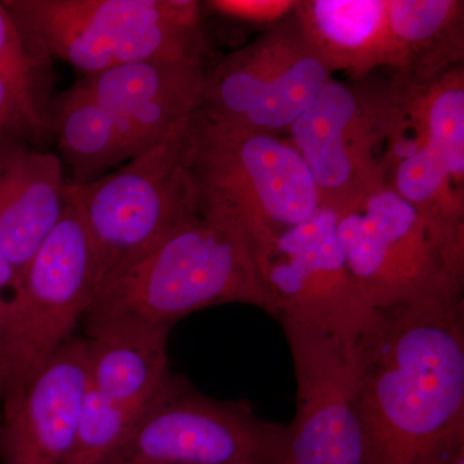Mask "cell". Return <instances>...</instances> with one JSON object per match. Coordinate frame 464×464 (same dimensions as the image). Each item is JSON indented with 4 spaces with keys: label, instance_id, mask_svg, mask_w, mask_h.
Masks as SVG:
<instances>
[{
    "label": "cell",
    "instance_id": "cell-1",
    "mask_svg": "<svg viewBox=\"0 0 464 464\" xmlns=\"http://www.w3.org/2000/svg\"><path fill=\"white\" fill-rule=\"evenodd\" d=\"M365 464H448L464 449V304L374 310L353 344Z\"/></svg>",
    "mask_w": 464,
    "mask_h": 464
},
{
    "label": "cell",
    "instance_id": "cell-2",
    "mask_svg": "<svg viewBox=\"0 0 464 464\" xmlns=\"http://www.w3.org/2000/svg\"><path fill=\"white\" fill-rule=\"evenodd\" d=\"M226 304H250L276 319L246 244L198 216L101 290L82 323L87 335L111 328L170 333L195 311Z\"/></svg>",
    "mask_w": 464,
    "mask_h": 464
},
{
    "label": "cell",
    "instance_id": "cell-3",
    "mask_svg": "<svg viewBox=\"0 0 464 464\" xmlns=\"http://www.w3.org/2000/svg\"><path fill=\"white\" fill-rule=\"evenodd\" d=\"M199 216L227 228L253 258L320 208L306 161L280 136L213 123L195 111Z\"/></svg>",
    "mask_w": 464,
    "mask_h": 464
},
{
    "label": "cell",
    "instance_id": "cell-4",
    "mask_svg": "<svg viewBox=\"0 0 464 464\" xmlns=\"http://www.w3.org/2000/svg\"><path fill=\"white\" fill-rule=\"evenodd\" d=\"M38 60L85 76L142 60L203 61L194 0H3Z\"/></svg>",
    "mask_w": 464,
    "mask_h": 464
},
{
    "label": "cell",
    "instance_id": "cell-5",
    "mask_svg": "<svg viewBox=\"0 0 464 464\" xmlns=\"http://www.w3.org/2000/svg\"><path fill=\"white\" fill-rule=\"evenodd\" d=\"M194 114L115 172L72 185L93 249L96 295L199 216Z\"/></svg>",
    "mask_w": 464,
    "mask_h": 464
},
{
    "label": "cell",
    "instance_id": "cell-6",
    "mask_svg": "<svg viewBox=\"0 0 464 464\" xmlns=\"http://www.w3.org/2000/svg\"><path fill=\"white\" fill-rule=\"evenodd\" d=\"M411 81L369 76L329 82L289 128L320 206L340 213L390 186L392 149L404 130Z\"/></svg>",
    "mask_w": 464,
    "mask_h": 464
},
{
    "label": "cell",
    "instance_id": "cell-7",
    "mask_svg": "<svg viewBox=\"0 0 464 464\" xmlns=\"http://www.w3.org/2000/svg\"><path fill=\"white\" fill-rule=\"evenodd\" d=\"M96 297V265L72 185L63 216L17 277L0 337V402L11 408Z\"/></svg>",
    "mask_w": 464,
    "mask_h": 464
},
{
    "label": "cell",
    "instance_id": "cell-8",
    "mask_svg": "<svg viewBox=\"0 0 464 464\" xmlns=\"http://www.w3.org/2000/svg\"><path fill=\"white\" fill-rule=\"evenodd\" d=\"M335 215L348 270L373 310L463 299L464 271L390 186Z\"/></svg>",
    "mask_w": 464,
    "mask_h": 464
},
{
    "label": "cell",
    "instance_id": "cell-9",
    "mask_svg": "<svg viewBox=\"0 0 464 464\" xmlns=\"http://www.w3.org/2000/svg\"><path fill=\"white\" fill-rule=\"evenodd\" d=\"M106 464H288L286 426L170 373Z\"/></svg>",
    "mask_w": 464,
    "mask_h": 464
},
{
    "label": "cell",
    "instance_id": "cell-10",
    "mask_svg": "<svg viewBox=\"0 0 464 464\" xmlns=\"http://www.w3.org/2000/svg\"><path fill=\"white\" fill-rule=\"evenodd\" d=\"M331 81L293 11L206 70L198 111L213 123L280 136Z\"/></svg>",
    "mask_w": 464,
    "mask_h": 464
},
{
    "label": "cell",
    "instance_id": "cell-11",
    "mask_svg": "<svg viewBox=\"0 0 464 464\" xmlns=\"http://www.w3.org/2000/svg\"><path fill=\"white\" fill-rule=\"evenodd\" d=\"M256 266L276 320L288 317L353 346L374 310L348 270L337 235V215L320 206L304 224L284 232Z\"/></svg>",
    "mask_w": 464,
    "mask_h": 464
},
{
    "label": "cell",
    "instance_id": "cell-12",
    "mask_svg": "<svg viewBox=\"0 0 464 464\" xmlns=\"http://www.w3.org/2000/svg\"><path fill=\"white\" fill-rule=\"evenodd\" d=\"M295 380L297 411L286 424L288 464H365L353 346L280 317Z\"/></svg>",
    "mask_w": 464,
    "mask_h": 464
},
{
    "label": "cell",
    "instance_id": "cell-13",
    "mask_svg": "<svg viewBox=\"0 0 464 464\" xmlns=\"http://www.w3.org/2000/svg\"><path fill=\"white\" fill-rule=\"evenodd\" d=\"M87 340L75 335L3 411L2 464L67 463L87 395Z\"/></svg>",
    "mask_w": 464,
    "mask_h": 464
},
{
    "label": "cell",
    "instance_id": "cell-14",
    "mask_svg": "<svg viewBox=\"0 0 464 464\" xmlns=\"http://www.w3.org/2000/svg\"><path fill=\"white\" fill-rule=\"evenodd\" d=\"M204 78L203 61L142 60L85 76L81 83L114 116L134 158L199 109Z\"/></svg>",
    "mask_w": 464,
    "mask_h": 464
},
{
    "label": "cell",
    "instance_id": "cell-15",
    "mask_svg": "<svg viewBox=\"0 0 464 464\" xmlns=\"http://www.w3.org/2000/svg\"><path fill=\"white\" fill-rule=\"evenodd\" d=\"M67 188L56 152L0 142V249L16 279L63 216Z\"/></svg>",
    "mask_w": 464,
    "mask_h": 464
},
{
    "label": "cell",
    "instance_id": "cell-16",
    "mask_svg": "<svg viewBox=\"0 0 464 464\" xmlns=\"http://www.w3.org/2000/svg\"><path fill=\"white\" fill-rule=\"evenodd\" d=\"M310 47L333 72L369 76L381 67L404 74L405 56L389 20V0H307L295 9Z\"/></svg>",
    "mask_w": 464,
    "mask_h": 464
},
{
    "label": "cell",
    "instance_id": "cell-17",
    "mask_svg": "<svg viewBox=\"0 0 464 464\" xmlns=\"http://www.w3.org/2000/svg\"><path fill=\"white\" fill-rule=\"evenodd\" d=\"M169 332L111 328L88 335V386L111 404L140 411L172 373Z\"/></svg>",
    "mask_w": 464,
    "mask_h": 464
},
{
    "label": "cell",
    "instance_id": "cell-18",
    "mask_svg": "<svg viewBox=\"0 0 464 464\" xmlns=\"http://www.w3.org/2000/svg\"><path fill=\"white\" fill-rule=\"evenodd\" d=\"M47 116L70 185L96 181L133 158L121 125L81 82L54 99Z\"/></svg>",
    "mask_w": 464,
    "mask_h": 464
},
{
    "label": "cell",
    "instance_id": "cell-19",
    "mask_svg": "<svg viewBox=\"0 0 464 464\" xmlns=\"http://www.w3.org/2000/svg\"><path fill=\"white\" fill-rule=\"evenodd\" d=\"M389 20L404 52L402 78L426 83L459 65L463 57V2L389 0Z\"/></svg>",
    "mask_w": 464,
    "mask_h": 464
},
{
    "label": "cell",
    "instance_id": "cell-20",
    "mask_svg": "<svg viewBox=\"0 0 464 464\" xmlns=\"http://www.w3.org/2000/svg\"><path fill=\"white\" fill-rule=\"evenodd\" d=\"M462 186L427 146L396 161L390 174V188L427 219L442 249L460 270H464Z\"/></svg>",
    "mask_w": 464,
    "mask_h": 464
},
{
    "label": "cell",
    "instance_id": "cell-21",
    "mask_svg": "<svg viewBox=\"0 0 464 464\" xmlns=\"http://www.w3.org/2000/svg\"><path fill=\"white\" fill-rule=\"evenodd\" d=\"M417 109L427 146L460 185L464 177V74L453 67L418 83Z\"/></svg>",
    "mask_w": 464,
    "mask_h": 464
},
{
    "label": "cell",
    "instance_id": "cell-22",
    "mask_svg": "<svg viewBox=\"0 0 464 464\" xmlns=\"http://www.w3.org/2000/svg\"><path fill=\"white\" fill-rule=\"evenodd\" d=\"M140 411L111 404L88 386L66 464L108 463L123 444Z\"/></svg>",
    "mask_w": 464,
    "mask_h": 464
},
{
    "label": "cell",
    "instance_id": "cell-23",
    "mask_svg": "<svg viewBox=\"0 0 464 464\" xmlns=\"http://www.w3.org/2000/svg\"><path fill=\"white\" fill-rule=\"evenodd\" d=\"M51 133L38 94L0 69V142L35 141Z\"/></svg>",
    "mask_w": 464,
    "mask_h": 464
},
{
    "label": "cell",
    "instance_id": "cell-24",
    "mask_svg": "<svg viewBox=\"0 0 464 464\" xmlns=\"http://www.w3.org/2000/svg\"><path fill=\"white\" fill-rule=\"evenodd\" d=\"M43 61L27 47L5 3L0 2V69L38 94Z\"/></svg>",
    "mask_w": 464,
    "mask_h": 464
},
{
    "label": "cell",
    "instance_id": "cell-25",
    "mask_svg": "<svg viewBox=\"0 0 464 464\" xmlns=\"http://www.w3.org/2000/svg\"><path fill=\"white\" fill-rule=\"evenodd\" d=\"M293 0H213L207 5L221 16L248 23L275 24L297 7Z\"/></svg>",
    "mask_w": 464,
    "mask_h": 464
},
{
    "label": "cell",
    "instance_id": "cell-26",
    "mask_svg": "<svg viewBox=\"0 0 464 464\" xmlns=\"http://www.w3.org/2000/svg\"><path fill=\"white\" fill-rule=\"evenodd\" d=\"M16 280L14 267L0 249V337H2L3 326L7 316L9 302L14 295Z\"/></svg>",
    "mask_w": 464,
    "mask_h": 464
},
{
    "label": "cell",
    "instance_id": "cell-27",
    "mask_svg": "<svg viewBox=\"0 0 464 464\" xmlns=\"http://www.w3.org/2000/svg\"><path fill=\"white\" fill-rule=\"evenodd\" d=\"M448 464H464V449H460L459 451L449 460Z\"/></svg>",
    "mask_w": 464,
    "mask_h": 464
}]
</instances>
